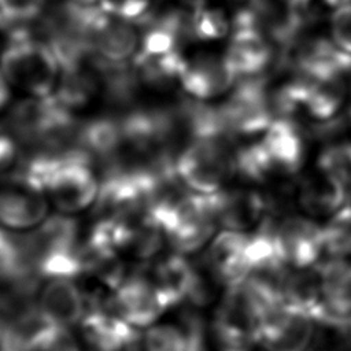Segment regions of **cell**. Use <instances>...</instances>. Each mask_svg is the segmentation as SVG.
I'll return each mask as SVG.
<instances>
[{
    "mask_svg": "<svg viewBox=\"0 0 351 351\" xmlns=\"http://www.w3.org/2000/svg\"><path fill=\"white\" fill-rule=\"evenodd\" d=\"M37 306L49 321L66 329L81 324L88 311L85 292L75 278L67 277L47 278L38 291Z\"/></svg>",
    "mask_w": 351,
    "mask_h": 351,
    "instance_id": "9a60e30c",
    "label": "cell"
},
{
    "mask_svg": "<svg viewBox=\"0 0 351 351\" xmlns=\"http://www.w3.org/2000/svg\"><path fill=\"white\" fill-rule=\"evenodd\" d=\"M346 115H347V119H348V123H350V129H351V106H350V108H348Z\"/></svg>",
    "mask_w": 351,
    "mask_h": 351,
    "instance_id": "4dcf8cb0",
    "label": "cell"
},
{
    "mask_svg": "<svg viewBox=\"0 0 351 351\" xmlns=\"http://www.w3.org/2000/svg\"><path fill=\"white\" fill-rule=\"evenodd\" d=\"M218 226L225 230L252 233L269 217L263 196L251 186H226L211 195Z\"/></svg>",
    "mask_w": 351,
    "mask_h": 351,
    "instance_id": "9c48e42d",
    "label": "cell"
},
{
    "mask_svg": "<svg viewBox=\"0 0 351 351\" xmlns=\"http://www.w3.org/2000/svg\"><path fill=\"white\" fill-rule=\"evenodd\" d=\"M346 335L348 336V339L351 340V319L347 322V325H346Z\"/></svg>",
    "mask_w": 351,
    "mask_h": 351,
    "instance_id": "f546056e",
    "label": "cell"
},
{
    "mask_svg": "<svg viewBox=\"0 0 351 351\" xmlns=\"http://www.w3.org/2000/svg\"><path fill=\"white\" fill-rule=\"evenodd\" d=\"M45 11V0H0V14L11 26H26Z\"/></svg>",
    "mask_w": 351,
    "mask_h": 351,
    "instance_id": "d4e9b609",
    "label": "cell"
},
{
    "mask_svg": "<svg viewBox=\"0 0 351 351\" xmlns=\"http://www.w3.org/2000/svg\"><path fill=\"white\" fill-rule=\"evenodd\" d=\"M189 25L193 41H217L230 34L233 15L229 16L222 5L207 0L191 8Z\"/></svg>",
    "mask_w": 351,
    "mask_h": 351,
    "instance_id": "ffe728a7",
    "label": "cell"
},
{
    "mask_svg": "<svg viewBox=\"0 0 351 351\" xmlns=\"http://www.w3.org/2000/svg\"><path fill=\"white\" fill-rule=\"evenodd\" d=\"M324 317L319 322L341 326L351 319V258H333L318 265Z\"/></svg>",
    "mask_w": 351,
    "mask_h": 351,
    "instance_id": "5bb4252c",
    "label": "cell"
},
{
    "mask_svg": "<svg viewBox=\"0 0 351 351\" xmlns=\"http://www.w3.org/2000/svg\"><path fill=\"white\" fill-rule=\"evenodd\" d=\"M236 82L237 75L223 52L200 49L186 55L180 88L189 97L210 101L230 92Z\"/></svg>",
    "mask_w": 351,
    "mask_h": 351,
    "instance_id": "52a82bcc",
    "label": "cell"
},
{
    "mask_svg": "<svg viewBox=\"0 0 351 351\" xmlns=\"http://www.w3.org/2000/svg\"><path fill=\"white\" fill-rule=\"evenodd\" d=\"M80 328L88 351H138L137 329L108 310L89 308Z\"/></svg>",
    "mask_w": 351,
    "mask_h": 351,
    "instance_id": "7c38bea8",
    "label": "cell"
},
{
    "mask_svg": "<svg viewBox=\"0 0 351 351\" xmlns=\"http://www.w3.org/2000/svg\"><path fill=\"white\" fill-rule=\"evenodd\" d=\"M11 85L0 71V111L4 110L11 101Z\"/></svg>",
    "mask_w": 351,
    "mask_h": 351,
    "instance_id": "f1b7e54d",
    "label": "cell"
},
{
    "mask_svg": "<svg viewBox=\"0 0 351 351\" xmlns=\"http://www.w3.org/2000/svg\"><path fill=\"white\" fill-rule=\"evenodd\" d=\"M329 37L339 49L351 56V3L333 10L329 21Z\"/></svg>",
    "mask_w": 351,
    "mask_h": 351,
    "instance_id": "484cf974",
    "label": "cell"
},
{
    "mask_svg": "<svg viewBox=\"0 0 351 351\" xmlns=\"http://www.w3.org/2000/svg\"><path fill=\"white\" fill-rule=\"evenodd\" d=\"M106 310L119 315L136 329L154 325L166 311L147 276L144 263L129 271L119 287L111 291Z\"/></svg>",
    "mask_w": 351,
    "mask_h": 351,
    "instance_id": "8992f818",
    "label": "cell"
},
{
    "mask_svg": "<svg viewBox=\"0 0 351 351\" xmlns=\"http://www.w3.org/2000/svg\"><path fill=\"white\" fill-rule=\"evenodd\" d=\"M325 254L333 258H351V203L332 214L322 226Z\"/></svg>",
    "mask_w": 351,
    "mask_h": 351,
    "instance_id": "44dd1931",
    "label": "cell"
},
{
    "mask_svg": "<svg viewBox=\"0 0 351 351\" xmlns=\"http://www.w3.org/2000/svg\"><path fill=\"white\" fill-rule=\"evenodd\" d=\"M348 95L350 88L347 75H303L300 112L308 121H325L333 118L340 114Z\"/></svg>",
    "mask_w": 351,
    "mask_h": 351,
    "instance_id": "ac0fdd59",
    "label": "cell"
},
{
    "mask_svg": "<svg viewBox=\"0 0 351 351\" xmlns=\"http://www.w3.org/2000/svg\"><path fill=\"white\" fill-rule=\"evenodd\" d=\"M1 330H3V322H1V319H0V335H1Z\"/></svg>",
    "mask_w": 351,
    "mask_h": 351,
    "instance_id": "d6a6232c",
    "label": "cell"
},
{
    "mask_svg": "<svg viewBox=\"0 0 351 351\" xmlns=\"http://www.w3.org/2000/svg\"><path fill=\"white\" fill-rule=\"evenodd\" d=\"M45 192L25 176L10 171L0 177V225L14 232H26L48 217Z\"/></svg>",
    "mask_w": 351,
    "mask_h": 351,
    "instance_id": "277c9868",
    "label": "cell"
},
{
    "mask_svg": "<svg viewBox=\"0 0 351 351\" xmlns=\"http://www.w3.org/2000/svg\"><path fill=\"white\" fill-rule=\"evenodd\" d=\"M250 234L222 229L214 234L202 255L225 288L241 281L245 276Z\"/></svg>",
    "mask_w": 351,
    "mask_h": 351,
    "instance_id": "e0dca14e",
    "label": "cell"
},
{
    "mask_svg": "<svg viewBox=\"0 0 351 351\" xmlns=\"http://www.w3.org/2000/svg\"><path fill=\"white\" fill-rule=\"evenodd\" d=\"M26 26H12L0 58L8 84L33 97L53 95L60 66L51 45Z\"/></svg>",
    "mask_w": 351,
    "mask_h": 351,
    "instance_id": "6da1fadb",
    "label": "cell"
},
{
    "mask_svg": "<svg viewBox=\"0 0 351 351\" xmlns=\"http://www.w3.org/2000/svg\"><path fill=\"white\" fill-rule=\"evenodd\" d=\"M144 351H188L186 339L178 324H154L143 336Z\"/></svg>",
    "mask_w": 351,
    "mask_h": 351,
    "instance_id": "603a6c76",
    "label": "cell"
},
{
    "mask_svg": "<svg viewBox=\"0 0 351 351\" xmlns=\"http://www.w3.org/2000/svg\"><path fill=\"white\" fill-rule=\"evenodd\" d=\"M186 339L188 351H208V337L211 335V328L200 313V308L188 306L180 314L178 322Z\"/></svg>",
    "mask_w": 351,
    "mask_h": 351,
    "instance_id": "cb8c5ba5",
    "label": "cell"
},
{
    "mask_svg": "<svg viewBox=\"0 0 351 351\" xmlns=\"http://www.w3.org/2000/svg\"><path fill=\"white\" fill-rule=\"evenodd\" d=\"M348 202V188L318 167L298 178V204L311 218H329Z\"/></svg>",
    "mask_w": 351,
    "mask_h": 351,
    "instance_id": "2e32d148",
    "label": "cell"
},
{
    "mask_svg": "<svg viewBox=\"0 0 351 351\" xmlns=\"http://www.w3.org/2000/svg\"><path fill=\"white\" fill-rule=\"evenodd\" d=\"M19 144L7 126L0 125V177L10 173L18 162Z\"/></svg>",
    "mask_w": 351,
    "mask_h": 351,
    "instance_id": "4316f807",
    "label": "cell"
},
{
    "mask_svg": "<svg viewBox=\"0 0 351 351\" xmlns=\"http://www.w3.org/2000/svg\"><path fill=\"white\" fill-rule=\"evenodd\" d=\"M318 265L291 267L284 285L280 307L310 315L319 322L324 317V307Z\"/></svg>",
    "mask_w": 351,
    "mask_h": 351,
    "instance_id": "d6986e66",
    "label": "cell"
},
{
    "mask_svg": "<svg viewBox=\"0 0 351 351\" xmlns=\"http://www.w3.org/2000/svg\"><path fill=\"white\" fill-rule=\"evenodd\" d=\"M30 351H81L78 341L66 328H58Z\"/></svg>",
    "mask_w": 351,
    "mask_h": 351,
    "instance_id": "83f0119b",
    "label": "cell"
},
{
    "mask_svg": "<svg viewBox=\"0 0 351 351\" xmlns=\"http://www.w3.org/2000/svg\"><path fill=\"white\" fill-rule=\"evenodd\" d=\"M315 167L330 174L348 188L351 184V140L343 138L322 145Z\"/></svg>",
    "mask_w": 351,
    "mask_h": 351,
    "instance_id": "7402d4cb",
    "label": "cell"
},
{
    "mask_svg": "<svg viewBox=\"0 0 351 351\" xmlns=\"http://www.w3.org/2000/svg\"><path fill=\"white\" fill-rule=\"evenodd\" d=\"M88 47L110 63H130L140 47V27L97 8L86 29Z\"/></svg>",
    "mask_w": 351,
    "mask_h": 351,
    "instance_id": "ba28073f",
    "label": "cell"
},
{
    "mask_svg": "<svg viewBox=\"0 0 351 351\" xmlns=\"http://www.w3.org/2000/svg\"><path fill=\"white\" fill-rule=\"evenodd\" d=\"M278 255L289 267L317 266L324 248L322 226L308 215L287 214L271 221Z\"/></svg>",
    "mask_w": 351,
    "mask_h": 351,
    "instance_id": "5b68a950",
    "label": "cell"
},
{
    "mask_svg": "<svg viewBox=\"0 0 351 351\" xmlns=\"http://www.w3.org/2000/svg\"><path fill=\"white\" fill-rule=\"evenodd\" d=\"M317 332L313 317L277 307L267 314L258 346L263 351H311Z\"/></svg>",
    "mask_w": 351,
    "mask_h": 351,
    "instance_id": "8fae6325",
    "label": "cell"
},
{
    "mask_svg": "<svg viewBox=\"0 0 351 351\" xmlns=\"http://www.w3.org/2000/svg\"><path fill=\"white\" fill-rule=\"evenodd\" d=\"M144 266L166 310L186 303L193 280V265L188 255L176 251L160 254Z\"/></svg>",
    "mask_w": 351,
    "mask_h": 351,
    "instance_id": "4fadbf2b",
    "label": "cell"
},
{
    "mask_svg": "<svg viewBox=\"0 0 351 351\" xmlns=\"http://www.w3.org/2000/svg\"><path fill=\"white\" fill-rule=\"evenodd\" d=\"M271 308L244 281L225 288L211 324V333L221 351H250Z\"/></svg>",
    "mask_w": 351,
    "mask_h": 351,
    "instance_id": "7a4b0ae2",
    "label": "cell"
},
{
    "mask_svg": "<svg viewBox=\"0 0 351 351\" xmlns=\"http://www.w3.org/2000/svg\"><path fill=\"white\" fill-rule=\"evenodd\" d=\"M236 143L228 137H202L189 143L176 159L180 181L195 193L213 195L237 176Z\"/></svg>",
    "mask_w": 351,
    "mask_h": 351,
    "instance_id": "3957f363",
    "label": "cell"
},
{
    "mask_svg": "<svg viewBox=\"0 0 351 351\" xmlns=\"http://www.w3.org/2000/svg\"><path fill=\"white\" fill-rule=\"evenodd\" d=\"M348 197H350V200H351V184H350V186H348Z\"/></svg>",
    "mask_w": 351,
    "mask_h": 351,
    "instance_id": "1f68e13d",
    "label": "cell"
},
{
    "mask_svg": "<svg viewBox=\"0 0 351 351\" xmlns=\"http://www.w3.org/2000/svg\"><path fill=\"white\" fill-rule=\"evenodd\" d=\"M223 53L240 80L262 75L271 70L277 59V47L258 29L234 23Z\"/></svg>",
    "mask_w": 351,
    "mask_h": 351,
    "instance_id": "30bf717a",
    "label": "cell"
}]
</instances>
